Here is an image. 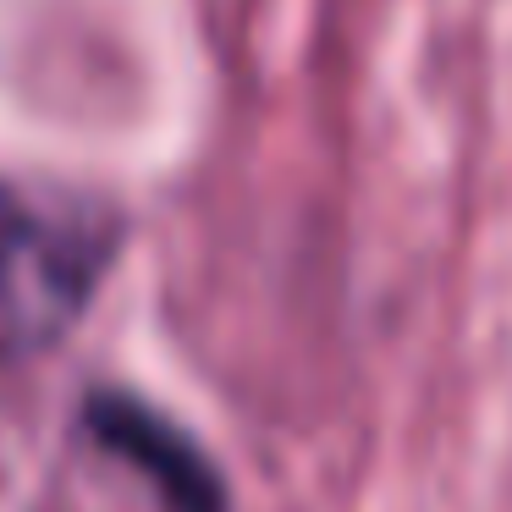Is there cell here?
<instances>
[{
	"instance_id": "2",
	"label": "cell",
	"mask_w": 512,
	"mask_h": 512,
	"mask_svg": "<svg viewBox=\"0 0 512 512\" xmlns=\"http://www.w3.org/2000/svg\"><path fill=\"white\" fill-rule=\"evenodd\" d=\"M83 430L116 463L138 468L166 512H232V485L210 463V452L160 408H149L144 397H133V391H89L83 397Z\"/></svg>"
},
{
	"instance_id": "1",
	"label": "cell",
	"mask_w": 512,
	"mask_h": 512,
	"mask_svg": "<svg viewBox=\"0 0 512 512\" xmlns=\"http://www.w3.org/2000/svg\"><path fill=\"white\" fill-rule=\"evenodd\" d=\"M122 226L100 204L0 188V364L56 347L83 320Z\"/></svg>"
}]
</instances>
